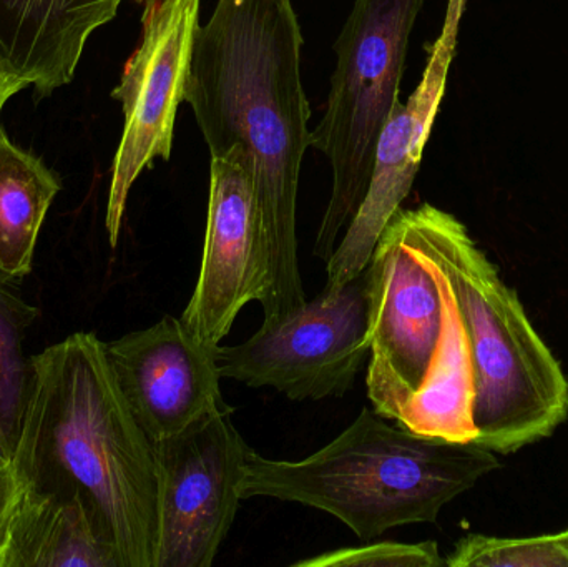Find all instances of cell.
<instances>
[{
  "label": "cell",
  "mask_w": 568,
  "mask_h": 567,
  "mask_svg": "<svg viewBox=\"0 0 568 567\" xmlns=\"http://www.w3.org/2000/svg\"><path fill=\"white\" fill-rule=\"evenodd\" d=\"M301 47L291 0H219L196 30L185 87L210 155L239 145L250 159L266 275L263 322L307 302L297 263L296 202L313 132Z\"/></svg>",
  "instance_id": "obj_1"
},
{
  "label": "cell",
  "mask_w": 568,
  "mask_h": 567,
  "mask_svg": "<svg viewBox=\"0 0 568 567\" xmlns=\"http://www.w3.org/2000/svg\"><path fill=\"white\" fill-rule=\"evenodd\" d=\"M12 465L26 488L79 496L112 539L120 567H155V448L95 333H73L30 358Z\"/></svg>",
  "instance_id": "obj_2"
},
{
  "label": "cell",
  "mask_w": 568,
  "mask_h": 567,
  "mask_svg": "<svg viewBox=\"0 0 568 567\" xmlns=\"http://www.w3.org/2000/svg\"><path fill=\"white\" fill-rule=\"evenodd\" d=\"M390 223L456 300L476 383L474 443L510 455L552 435L568 415L566 375L466 226L429 203L397 210Z\"/></svg>",
  "instance_id": "obj_3"
},
{
  "label": "cell",
  "mask_w": 568,
  "mask_h": 567,
  "mask_svg": "<svg viewBox=\"0 0 568 567\" xmlns=\"http://www.w3.org/2000/svg\"><path fill=\"white\" fill-rule=\"evenodd\" d=\"M499 468L496 453L477 443L414 435L364 408L349 428L301 462L252 449L240 496L320 509L371 541L399 526L436 523L444 506Z\"/></svg>",
  "instance_id": "obj_4"
},
{
  "label": "cell",
  "mask_w": 568,
  "mask_h": 567,
  "mask_svg": "<svg viewBox=\"0 0 568 567\" xmlns=\"http://www.w3.org/2000/svg\"><path fill=\"white\" fill-rule=\"evenodd\" d=\"M424 0H354L337 37L336 67L313 146L329 160L333 186L314 255L327 260L359 209L384 123L399 105L410 32Z\"/></svg>",
  "instance_id": "obj_5"
},
{
  "label": "cell",
  "mask_w": 568,
  "mask_h": 567,
  "mask_svg": "<svg viewBox=\"0 0 568 567\" xmlns=\"http://www.w3.org/2000/svg\"><path fill=\"white\" fill-rule=\"evenodd\" d=\"M371 353L367 272L286 315L263 322L240 345H219L222 378L252 388L270 386L294 402L344 396Z\"/></svg>",
  "instance_id": "obj_6"
},
{
  "label": "cell",
  "mask_w": 568,
  "mask_h": 567,
  "mask_svg": "<svg viewBox=\"0 0 568 567\" xmlns=\"http://www.w3.org/2000/svg\"><path fill=\"white\" fill-rule=\"evenodd\" d=\"M233 409L203 416L153 443L159 463V553L155 567H212L239 512L252 448Z\"/></svg>",
  "instance_id": "obj_7"
},
{
  "label": "cell",
  "mask_w": 568,
  "mask_h": 567,
  "mask_svg": "<svg viewBox=\"0 0 568 567\" xmlns=\"http://www.w3.org/2000/svg\"><path fill=\"white\" fill-rule=\"evenodd\" d=\"M202 0H149L142 40L112 97L122 103L123 132L106 202L105 229L115 249L130 190L156 159L170 160L176 112L185 100Z\"/></svg>",
  "instance_id": "obj_8"
},
{
  "label": "cell",
  "mask_w": 568,
  "mask_h": 567,
  "mask_svg": "<svg viewBox=\"0 0 568 567\" xmlns=\"http://www.w3.org/2000/svg\"><path fill=\"white\" fill-rule=\"evenodd\" d=\"M366 272L371 333L367 396L377 415L396 423L429 369L443 328V298L429 270L390 222Z\"/></svg>",
  "instance_id": "obj_9"
},
{
  "label": "cell",
  "mask_w": 568,
  "mask_h": 567,
  "mask_svg": "<svg viewBox=\"0 0 568 567\" xmlns=\"http://www.w3.org/2000/svg\"><path fill=\"white\" fill-rule=\"evenodd\" d=\"M466 6L467 0H447L443 30L430 47L419 85L384 123L366 195L327 260L324 288H341L366 270L387 223L409 195L446 92Z\"/></svg>",
  "instance_id": "obj_10"
},
{
  "label": "cell",
  "mask_w": 568,
  "mask_h": 567,
  "mask_svg": "<svg viewBox=\"0 0 568 567\" xmlns=\"http://www.w3.org/2000/svg\"><path fill=\"white\" fill-rule=\"evenodd\" d=\"M266 293L253 200L252 166L239 145L212 156L209 220L199 283L182 315L190 332L216 348L252 302Z\"/></svg>",
  "instance_id": "obj_11"
},
{
  "label": "cell",
  "mask_w": 568,
  "mask_h": 567,
  "mask_svg": "<svg viewBox=\"0 0 568 567\" xmlns=\"http://www.w3.org/2000/svg\"><path fill=\"white\" fill-rule=\"evenodd\" d=\"M215 350L172 315L105 343L116 385L150 442L172 438L203 416L230 408Z\"/></svg>",
  "instance_id": "obj_12"
},
{
  "label": "cell",
  "mask_w": 568,
  "mask_h": 567,
  "mask_svg": "<svg viewBox=\"0 0 568 567\" xmlns=\"http://www.w3.org/2000/svg\"><path fill=\"white\" fill-rule=\"evenodd\" d=\"M122 0H0V62L37 99L69 85L92 33Z\"/></svg>",
  "instance_id": "obj_13"
},
{
  "label": "cell",
  "mask_w": 568,
  "mask_h": 567,
  "mask_svg": "<svg viewBox=\"0 0 568 567\" xmlns=\"http://www.w3.org/2000/svg\"><path fill=\"white\" fill-rule=\"evenodd\" d=\"M0 567H120L115 546L77 495L22 486Z\"/></svg>",
  "instance_id": "obj_14"
},
{
  "label": "cell",
  "mask_w": 568,
  "mask_h": 567,
  "mask_svg": "<svg viewBox=\"0 0 568 567\" xmlns=\"http://www.w3.org/2000/svg\"><path fill=\"white\" fill-rule=\"evenodd\" d=\"M420 263L429 270L439 288L443 328L423 385L414 393L396 425L427 438L474 443L477 438L474 425L476 383L469 340L446 280L433 266Z\"/></svg>",
  "instance_id": "obj_15"
},
{
  "label": "cell",
  "mask_w": 568,
  "mask_h": 567,
  "mask_svg": "<svg viewBox=\"0 0 568 567\" xmlns=\"http://www.w3.org/2000/svg\"><path fill=\"white\" fill-rule=\"evenodd\" d=\"M60 190L57 173L0 125V279L16 283L32 272L43 220Z\"/></svg>",
  "instance_id": "obj_16"
},
{
  "label": "cell",
  "mask_w": 568,
  "mask_h": 567,
  "mask_svg": "<svg viewBox=\"0 0 568 567\" xmlns=\"http://www.w3.org/2000/svg\"><path fill=\"white\" fill-rule=\"evenodd\" d=\"M39 315V308L27 303L13 283L0 279V422L12 445L19 435L30 382V358L23 355V340Z\"/></svg>",
  "instance_id": "obj_17"
},
{
  "label": "cell",
  "mask_w": 568,
  "mask_h": 567,
  "mask_svg": "<svg viewBox=\"0 0 568 567\" xmlns=\"http://www.w3.org/2000/svg\"><path fill=\"white\" fill-rule=\"evenodd\" d=\"M450 567H568V529L536 538H489L470 535L457 543Z\"/></svg>",
  "instance_id": "obj_18"
},
{
  "label": "cell",
  "mask_w": 568,
  "mask_h": 567,
  "mask_svg": "<svg viewBox=\"0 0 568 567\" xmlns=\"http://www.w3.org/2000/svg\"><path fill=\"white\" fill-rule=\"evenodd\" d=\"M446 565L440 558L436 543L419 545L404 543H373L359 548L339 549V551L317 555L304 561L294 563V567H437Z\"/></svg>",
  "instance_id": "obj_19"
},
{
  "label": "cell",
  "mask_w": 568,
  "mask_h": 567,
  "mask_svg": "<svg viewBox=\"0 0 568 567\" xmlns=\"http://www.w3.org/2000/svg\"><path fill=\"white\" fill-rule=\"evenodd\" d=\"M22 492V483L17 478L12 462L0 465V551L6 543L7 528H9L10 516L13 506Z\"/></svg>",
  "instance_id": "obj_20"
},
{
  "label": "cell",
  "mask_w": 568,
  "mask_h": 567,
  "mask_svg": "<svg viewBox=\"0 0 568 567\" xmlns=\"http://www.w3.org/2000/svg\"><path fill=\"white\" fill-rule=\"evenodd\" d=\"M26 89L9 70L0 62V115H2L3 107L12 99L13 95Z\"/></svg>",
  "instance_id": "obj_21"
},
{
  "label": "cell",
  "mask_w": 568,
  "mask_h": 567,
  "mask_svg": "<svg viewBox=\"0 0 568 567\" xmlns=\"http://www.w3.org/2000/svg\"><path fill=\"white\" fill-rule=\"evenodd\" d=\"M13 445L0 422V465L12 462Z\"/></svg>",
  "instance_id": "obj_22"
}]
</instances>
